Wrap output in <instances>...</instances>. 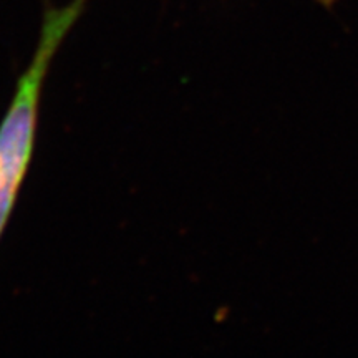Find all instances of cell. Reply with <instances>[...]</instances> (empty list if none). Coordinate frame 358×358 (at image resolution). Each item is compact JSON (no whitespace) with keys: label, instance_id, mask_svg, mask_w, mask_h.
<instances>
[{"label":"cell","instance_id":"6da1fadb","mask_svg":"<svg viewBox=\"0 0 358 358\" xmlns=\"http://www.w3.org/2000/svg\"><path fill=\"white\" fill-rule=\"evenodd\" d=\"M87 0L45 12L34 58L17 80L15 93L0 123V239L15 208L32 161L38 110L48 69L66 35L82 15Z\"/></svg>","mask_w":358,"mask_h":358},{"label":"cell","instance_id":"7a4b0ae2","mask_svg":"<svg viewBox=\"0 0 358 358\" xmlns=\"http://www.w3.org/2000/svg\"><path fill=\"white\" fill-rule=\"evenodd\" d=\"M319 2H320V3H324V6H329V3L332 2V0H319Z\"/></svg>","mask_w":358,"mask_h":358}]
</instances>
